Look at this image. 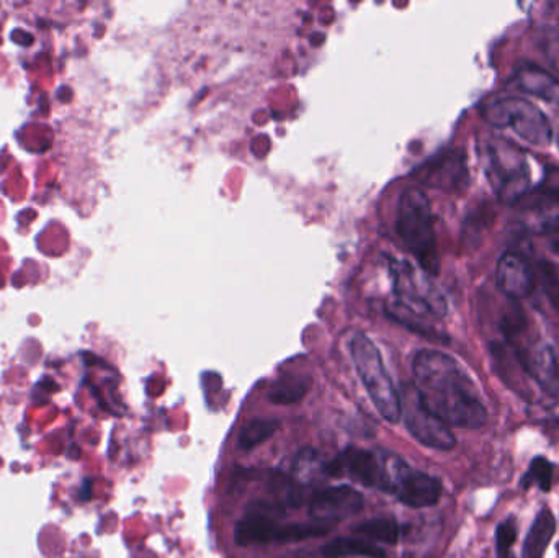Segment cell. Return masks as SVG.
<instances>
[{
  "label": "cell",
  "mask_w": 559,
  "mask_h": 558,
  "mask_svg": "<svg viewBox=\"0 0 559 558\" xmlns=\"http://www.w3.org/2000/svg\"><path fill=\"white\" fill-rule=\"evenodd\" d=\"M414 387L425 408L448 426L478 429L488 423V410L470 375L445 352L424 349L412 362Z\"/></svg>",
  "instance_id": "6da1fadb"
},
{
  "label": "cell",
  "mask_w": 559,
  "mask_h": 558,
  "mask_svg": "<svg viewBox=\"0 0 559 558\" xmlns=\"http://www.w3.org/2000/svg\"><path fill=\"white\" fill-rule=\"evenodd\" d=\"M394 308L391 315L406 324L407 328L427 338L439 339L434 329L422 323L424 316L447 315V302L430 280V275L421 274L407 262H393Z\"/></svg>",
  "instance_id": "7a4b0ae2"
},
{
  "label": "cell",
  "mask_w": 559,
  "mask_h": 558,
  "mask_svg": "<svg viewBox=\"0 0 559 558\" xmlns=\"http://www.w3.org/2000/svg\"><path fill=\"white\" fill-rule=\"evenodd\" d=\"M396 230L407 251L416 257L419 266L430 277L439 275L440 257L434 215L429 198L417 187L404 190L399 198Z\"/></svg>",
  "instance_id": "3957f363"
},
{
  "label": "cell",
  "mask_w": 559,
  "mask_h": 558,
  "mask_svg": "<svg viewBox=\"0 0 559 558\" xmlns=\"http://www.w3.org/2000/svg\"><path fill=\"white\" fill-rule=\"evenodd\" d=\"M278 504L254 503L247 509L246 518L234 527V542L241 547L270 544V542H301L322 537L332 531L334 524L327 522H278L273 514L280 513Z\"/></svg>",
  "instance_id": "277c9868"
},
{
  "label": "cell",
  "mask_w": 559,
  "mask_h": 558,
  "mask_svg": "<svg viewBox=\"0 0 559 558\" xmlns=\"http://www.w3.org/2000/svg\"><path fill=\"white\" fill-rule=\"evenodd\" d=\"M350 352L354 359L358 377L362 378L363 385L367 388L368 395L372 398L378 413L388 421L396 424L401 419V395L394 387L388 370H386L380 351L375 342L367 334L358 333L352 344Z\"/></svg>",
  "instance_id": "5b68a950"
},
{
  "label": "cell",
  "mask_w": 559,
  "mask_h": 558,
  "mask_svg": "<svg viewBox=\"0 0 559 558\" xmlns=\"http://www.w3.org/2000/svg\"><path fill=\"white\" fill-rule=\"evenodd\" d=\"M483 118L494 128L514 130L515 135L535 146H548L555 138L545 113L520 97L492 100L484 105Z\"/></svg>",
  "instance_id": "8992f818"
},
{
  "label": "cell",
  "mask_w": 559,
  "mask_h": 558,
  "mask_svg": "<svg viewBox=\"0 0 559 558\" xmlns=\"http://www.w3.org/2000/svg\"><path fill=\"white\" fill-rule=\"evenodd\" d=\"M489 179L499 200L515 203L527 194L532 172L519 148L507 141H494L488 146Z\"/></svg>",
  "instance_id": "52a82bcc"
},
{
  "label": "cell",
  "mask_w": 559,
  "mask_h": 558,
  "mask_svg": "<svg viewBox=\"0 0 559 558\" xmlns=\"http://www.w3.org/2000/svg\"><path fill=\"white\" fill-rule=\"evenodd\" d=\"M401 411L404 414L407 431L422 446L437 450H452L457 446V439L448 424L430 413L421 401L414 383H406L401 393Z\"/></svg>",
  "instance_id": "ba28073f"
},
{
  "label": "cell",
  "mask_w": 559,
  "mask_h": 558,
  "mask_svg": "<svg viewBox=\"0 0 559 558\" xmlns=\"http://www.w3.org/2000/svg\"><path fill=\"white\" fill-rule=\"evenodd\" d=\"M385 460L372 450L347 447L337 457L327 462L322 470L329 477H349L360 485L393 493L390 468Z\"/></svg>",
  "instance_id": "9c48e42d"
},
{
  "label": "cell",
  "mask_w": 559,
  "mask_h": 558,
  "mask_svg": "<svg viewBox=\"0 0 559 558\" xmlns=\"http://www.w3.org/2000/svg\"><path fill=\"white\" fill-rule=\"evenodd\" d=\"M393 493L401 503L409 508H429L439 503L442 496V483L439 478L409 467L406 462L393 457L390 464Z\"/></svg>",
  "instance_id": "30bf717a"
},
{
  "label": "cell",
  "mask_w": 559,
  "mask_h": 558,
  "mask_svg": "<svg viewBox=\"0 0 559 558\" xmlns=\"http://www.w3.org/2000/svg\"><path fill=\"white\" fill-rule=\"evenodd\" d=\"M363 496L352 486L340 485L324 488L311 496L309 516L313 521L336 524L342 519L362 513Z\"/></svg>",
  "instance_id": "8fae6325"
},
{
  "label": "cell",
  "mask_w": 559,
  "mask_h": 558,
  "mask_svg": "<svg viewBox=\"0 0 559 558\" xmlns=\"http://www.w3.org/2000/svg\"><path fill=\"white\" fill-rule=\"evenodd\" d=\"M515 357L522 369L542 387L546 395L559 396V365L555 352L550 346H524L520 342H512Z\"/></svg>",
  "instance_id": "7c38bea8"
},
{
  "label": "cell",
  "mask_w": 559,
  "mask_h": 558,
  "mask_svg": "<svg viewBox=\"0 0 559 558\" xmlns=\"http://www.w3.org/2000/svg\"><path fill=\"white\" fill-rule=\"evenodd\" d=\"M496 280L502 293H506L512 300H524L532 295L537 285L532 267L524 257L515 252H507L499 259Z\"/></svg>",
  "instance_id": "4fadbf2b"
},
{
  "label": "cell",
  "mask_w": 559,
  "mask_h": 558,
  "mask_svg": "<svg viewBox=\"0 0 559 558\" xmlns=\"http://www.w3.org/2000/svg\"><path fill=\"white\" fill-rule=\"evenodd\" d=\"M510 82L525 94L535 95L537 99L559 110V79L537 64L520 66Z\"/></svg>",
  "instance_id": "5bb4252c"
},
{
  "label": "cell",
  "mask_w": 559,
  "mask_h": 558,
  "mask_svg": "<svg viewBox=\"0 0 559 558\" xmlns=\"http://www.w3.org/2000/svg\"><path fill=\"white\" fill-rule=\"evenodd\" d=\"M429 185L442 187V189H458V185L466 184L468 171H466L465 154L452 151L429 166L425 171Z\"/></svg>",
  "instance_id": "9a60e30c"
},
{
  "label": "cell",
  "mask_w": 559,
  "mask_h": 558,
  "mask_svg": "<svg viewBox=\"0 0 559 558\" xmlns=\"http://www.w3.org/2000/svg\"><path fill=\"white\" fill-rule=\"evenodd\" d=\"M555 532L556 521L553 518V513L548 508L542 509L533 521L530 531H528L522 558L545 557L546 549H548L551 539L555 536Z\"/></svg>",
  "instance_id": "2e32d148"
},
{
  "label": "cell",
  "mask_w": 559,
  "mask_h": 558,
  "mask_svg": "<svg viewBox=\"0 0 559 558\" xmlns=\"http://www.w3.org/2000/svg\"><path fill=\"white\" fill-rule=\"evenodd\" d=\"M322 557L324 558H386V552L378 545L370 544L367 540L357 539V537H337L329 544L322 547Z\"/></svg>",
  "instance_id": "e0dca14e"
},
{
  "label": "cell",
  "mask_w": 559,
  "mask_h": 558,
  "mask_svg": "<svg viewBox=\"0 0 559 558\" xmlns=\"http://www.w3.org/2000/svg\"><path fill=\"white\" fill-rule=\"evenodd\" d=\"M309 378L300 375H285L278 378L269 390V400L275 405H293L308 393Z\"/></svg>",
  "instance_id": "ac0fdd59"
},
{
  "label": "cell",
  "mask_w": 559,
  "mask_h": 558,
  "mask_svg": "<svg viewBox=\"0 0 559 558\" xmlns=\"http://www.w3.org/2000/svg\"><path fill=\"white\" fill-rule=\"evenodd\" d=\"M280 428L277 419L259 418L252 419L239 432L238 446L242 450H252L267 441Z\"/></svg>",
  "instance_id": "d6986e66"
},
{
  "label": "cell",
  "mask_w": 559,
  "mask_h": 558,
  "mask_svg": "<svg viewBox=\"0 0 559 558\" xmlns=\"http://www.w3.org/2000/svg\"><path fill=\"white\" fill-rule=\"evenodd\" d=\"M358 536L367 537V539L376 540V542H385V544H398L401 539V526L398 521L390 518H376L365 521L355 529Z\"/></svg>",
  "instance_id": "ffe728a7"
},
{
  "label": "cell",
  "mask_w": 559,
  "mask_h": 558,
  "mask_svg": "<svg viewBox=\"0 0 559 558\" xmlns=\"http://www.w3.org/2000/svg\"><path fill=\"white\" fill-rule=\"evenodd\" d=\"M533 483H537L538 488L543 493H548L551 490V485H553V465L545 457H535L532 460V464H530L528 472L525 473V477L522 478L520 486L524 490H528Z\"/></svg>",
  "instance_id": "44dd1931"
},
{
  "label": "cell",
  "mask_w": 559,
  "mask_h": 558,
  "mask_svg": "<svg viewBox=\"0 0 559 558\" xmlns=\"http://www.w3.org/2000/svg\"><path fill=\"white\" fill-rule=\"evenodd\" d=\"M538 275L542 280L545 293L550 298L553 305L559 308V272L551 262L542 261L538 266Z\"/></svg>",
  "instance_id": "7402d4cb"
},
{
  "label": "cell",
  "mask_w": 559,
  "mask_h": 558,
  "mask_svg": "<svg viewBox=\"0 0 559 558\" xmlns=\"http://www.w3.org/2000/svg\"><path fill=\"white\" fill-rule=\"evenodd\" d=\"M515 540H517V526H515L514 519H507L506 522H502L501 526L497 527V557L510 554V549H512V545L515 544Z\"/></svg>",
  "instance_id": "603a6c76"
},
{
  "label": "cell",
  "mask_w": 559,
  "mask_h": 558,
  "mask_svg": "<svg viewBox=\"0 0 559 558\" xmlns=\"http://www.w3.org/2000/svg\"><path fill=\"white\" fill-rule=\"evenodd\" d=\"M540 190L543 194L550 195V197L559 198V167L548 169L545 180L540 185Z\"/></svg>",
  "instance_id": "cb8c5ba5"
},
{
  "label": "cell",
  "mask_w": 559,
  "mask_h": 558,
  "mask_svg": "<svg viewBox=\"0 0 559 558\" xmlns=\"http://www.w3.org/2000/svg\"><path fill=\"white\" fill-rule=\"evenodd\" d=\"M543 48H545L546 58L550 61L551 68L559 74V35L548 36Z\"/></svg>",
  "instance_id": "d4e9b609"
},
{
  "label": "cell",
  "mask_w": 559,
  "mask_h": 558,
  "mask_svg": "<svg viewBox=\"0 0 559 558\" xmlns=\"http://www.w3.org/2000/svg\"><path fill=\"white\" fill-rule=\"evenodd\" d=\"M550 246H551V251L555 252V254H558L559 256V231L558 233L551 234Z\"/></svg>",
  "instance_id": "484cf974"
},
{
  "label": "cell",
  "mask_w": 559,
  "mask_h": 558,
  "mask_svg": "<svg viewBox=\"0 0 559 558\" xmlns=\"http://www.w3.org/2000/svg\"><path fill=\"white\" fill-rule=\"evenodd\" d=\"M497 558H515V557H514V555H512V552H510V554L501 555V557H497Z\"/></svg>",
  "instance_id": "4316f807"
},
{
  "label": "cell",
  "mask_w": 559,
  "mask_h": 558,
  "mask_svg": "<svg viewBox=\"0 0 559 558\" xmlns=\"http://www.w3.org/2000/svg\"><path fill=\"white\" fill-rule=\"evenodd\" d=\"M555 140H556V143H558V148H559V128H558V131H556Z\"/></svg>",
  "instance_id": "83f0119b"
}]
</instances>
